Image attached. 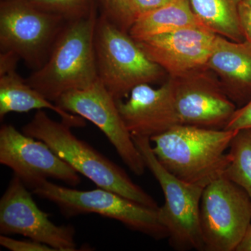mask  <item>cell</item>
<instances>
[{
  "label": "cell",
  "instance_id": "10",
  "mask_svg": "<svg viewBox=\"0 0 251 251\" xmlns=\"http://www.w3.org/2000/svg\"><path fill=\"white\" fill-rule=\"evenodd\" d=\"M32 192L14 175L0 200V232L21 234L49 245L56 251H75V230L72 226H57L41 210Z\"/></svg>",
  "mask_w": 251,
  "mask_h": 251
},
{
  "label": "cell",
  "instance_id": "18",
  "mask_svg": "<svg viewBox=\"0 0 251 251\" xmlns=\"http://www.w3.org/2000/svg\"><path fill=\"white\" fill-rule=\"evenodd\" d=\"M242 0H190L203 25L218 35L234 41H245L239 20Z\"/></svg>",
  "mask_w": 251,
  "mask_h": 251
},
{
  "label": "cell",
  "instance_id": "3",
  "mask_svg": "<svg viewBox=\"0 0 251 251\" xmlns=\"http://www.w3.org/2000/svg\"><path fill=\"white\" fill-rule=\"evenodd\" d=\"M97 9L85 17L68 22L45 64L26 80L55 103L61 96L82 90L98 80L94 34Z\"/></svg>",
  "mask_w": 251,
  "mask_h": 251
},
{
  "label": "cell",
  "instance_id": "23",
  "mask_svg": "<svg viewBox=\"0 0 251 251\" xmlns=\"http://www.w3.org/2000/svg\"><path fill=\"white\" fill-rule=\"evenodd\" d=\"M247 128H251V100L235 110L224 129L238 130Z\"/></svg>",
  "mask_w": 251,
  "mask_h": 251
},
{
  "label": "cell",
  "instance_id": "5",
  "mask_svg": "<svg viewBox=\"0 0 251 251\" xmlns=\"http://www.w3.org/2000/svg\"><path fill=\"white\" fill-rule=\"evenodd\" d=\"M31 191L38 197L54 203L67 217L98 214L153 239L168 238V231L158 219V209L144 206L109 190L99 187L79 191L46 179L35 185Z\"/></svg>",
  "mask_w": 251,
  "mask_h": 251
},
{
  "label": "cell",
  "instance_id": "21",
  "mask_svg": "<svg viewBox=\"0 0 251 251\" xmlns=\"http://www.w3.org/2000/svg\"><path fill=\"white\" fill-rule=\"evenodd\" d=\"M100 14L122 31L128 32L137 18L130 0H96Z\"/></svg>",
  "mask_w": 251,
  "mask_h": 251
},
{
  "label": "cell",
  "instance_id": "28",
  "mask_svg": "<svg viewBox=\"0 0 251 251\" xmlns=\"http://www.w3.org/2000/svg\"><path fill=\"white\" fill-rule=\"evenodd\" d=\"M242 1L245 2L247 5H249L251 8V0H242Z\"/></svg>",
  "mask_w": 251,
  "mask_h": 251
},
{
  "label": "cell",
  "instance_id": "7",
  "mask_svg": "<svg viewBox=\"0 0 251 251\" xmlns=\"http://www.w3.org/2000/svg\"><path fill=\"white\" fill-rule=\"evenodd\" d=\"M68 22L21 0H1L0 49L17 54L34 71L45 64Z\"/></svg>",
  "mask_w": 251,
  "mask_h": 251
},
{
  "label": "cell",
  "instance_id": "26",
  "mask_svg": "<svg viewBox=\"0 0 251 251\" xmlns=\"http://www.w3.org/2000/svg\"><path fill=\"white\" fill-rule=\"evenodd\" d=\"M20 57L17 54L10 51H1L0 52V76L16 71V65Z\"/></svg>",
  "mask_w": 251,
  "mask_h": 251
},
{
  "label": "cell",
  "instance_id": "15",
  "mask_svg": "<svg viewBox=\"0 0 251 251\" xmlns=\"http://www.w3.org/2000/svg\"><path fill=\"white\" fill-rule=\"evenodd\" d=\"M206 69L224 80L225 91L234 103L243 105L251 100V44L217 35ZM241 106V107H242Z\"/></svg>",
  "mask_w": 251,
  "mask_h": 251
},
{
  "label": "cell",
  "instance_id": "9",
  "mask_svg": "<svg viewBox=\"0 0 251 251\" xmlns=\"http://www.w3.org/2000/svg\"><path fill=\"white\" fill-rule=\"evenodd\" d=\"M55 103L97 126L130 171L138 176L145 173L146 165L120 115L116 100L99 79L87 88L63 94Z\"/></svg>",
  "mask_w": 251,
  "mask_h": 251
},
{
  "label": "cell",
  "instance_id": "14",
  "mask_svg": "<svg viewBox=\"0 0 251 251\" xmlns=\"http://www.w3.org/2000/svg\"><path fill=\"white\" fill-rule=\"evenodd\" d=\"M116 101L131 135L150 139L180 124L172 77L158 88H153L150 84L136 86L126 100Z\"/></svg>",
  "mask_w": 251,
  "mask_h": 251
},
{
  "label": "cell",
  "instance_id": "16",
  "mask_svg": "<svg viewBox=\"0 0 251 251\" xmlns=\"http://www.w3.org/2000/svg\"><path fill=\"white\" fill-rule=\"evenodd\" d=\"M48 109L55 112L68 125L85 126V119L61 108L31 87L16 71L0 76V119L11 112H27Z\"/></svg>",
  "mask_w": 251,
  "mask_h": 251
},
{
  "label": "cell",
  "instance_id": "27",
  "mask_svg": "<svg viewBox=\"0 0 251 251\" xmlns=\"http://www.w3.org/2000/svg\"><path fill=\"white\" fill-rule=\"evenodd\" d=\"M235 251H251V222Z\"/></svg>",
  "mask_w": 251,
  "mask_h": 251
},
{
  "label": "cell",
  "instance_id": "24",
  "mask_svg": "<svg viewBox=\"0 0 251 251\" xmlns=\"http://www.w3.org/2000/svg\"><path fill=\"white\" fill-rule=\"evenodd\" d=\"M174 0H130L137 16L163 7Z\"/></svg>",
  "mask_w": 251,
  "mask_h": 251
},
{
  "label": "cell",
  "instance_id": "2",
  "mask_svg": "<svg viewBox=\"0 0 251 251\" xmlns=\"http://www.w3.org/2000/svg\"><path fill=\"white\" fill-rule=\"evenodd\" d=\"M72 128L65 122L54 121L40 110L23 126L22 132L45 143L63 161L98 187L118 193L148 207L158 209L155 200L133 182L122 168L79 139L73 133Z\"/></svg>",
  "mask_w": 251,
  "mask_h": 251
},
{
  "label": "cell",
  "instance_id": "13",
  "mask_svg": "<svg viewBox=\"0 0 251 251\" xmlns=\"http://www.w3.org/2000/svg\"><path fill=\"white\" fill-rule=\"evenodd\" d=\"M217 35L203 25H198L137 43L149 58L171 77H179L206 69Z\"/></svg>",
  "mask_w": 251,
  "mask_h": 251
},
{
  "label": "cell",
  "instance_id": "11",
  "mask_svg": "<svg viewBox=\"0 0 251 251\" xmlns=\"http://www.w3.org/2000/svg\"><path fill=\"white\" fill-rule=\"evenodd\" d=\"M0 163L9 168L30 190L49 179L60 180L73 187L81 182L80 174L45 143L11 125L0 128Z\"/></svg>",
  "mask_w": 251,
  "mask_h": 251
},
{
  "label": "cell",
  "instance_id": "25",
  "mask_svg": "<svg viewBox=\"0 0 251 251\" xmlns=\"http://www.w3.org/2000/svg\"><path fill=\"white\" fill-rule=\"evenodd\" d=\"M239 20L244 37L251 44V8L242 0L239 5Z\"/></svg>",
  "mask_w": 251,
  "mask_h": 251
},
{
  "label": "cell",
  "instance_id": "6",
  "mask_svg": "<svg viewBox=\"0 0 251 251\" xmlns=\"http://www.w3.org/2000/svg\"><path fill=\"white\" fill-rule=\"evenodd\" d=\"M132 138L164 195L165 202L158 207V215L168 231L170 244L177 251H204L200 207L204 188L186 182L167 171L153 152L150 138Z\"/></svg>",
  "mask_w": 251,
  "mask_h": 251
},
{
  "label": "cell",
  "instance_id": "17",
  "mask_svg": "<svg viewBox=\"0 0 251 251\" xmlns=\"http://www.w3.org/2000/svg\"><path fill=\"white\" fill-rule=\"evenodd\" d=\"M198 25L202 24L195 14L190 0H174L163 7L137 16L128 34L138 41Z\"/></svg>",
  "mask_w": 251,
  "mask_h": 251
},
{
  "label": "cell",
  "instance_id": "20",
  "mask_svg": "<svg viewBox=\"0 0 251 251\" xmlns=\"http://www.w3.org/2000/svg\"><path fill=\"white\" fill-rule=\"evenodd\" d=\"M36 9L67 21L85 17L97 9L96 0H21Z\"/></svg>",
  "mask_w": 251,
  "mask_h": 251
},
{
  "label": "cell",
  "instance_id": "8",
  "mask_svg": "<svg viewBox=\"0 0 251 251\" xmlns=\"http://www.w3.org/2000/svg\"><path fill=\"white\" fill-rule=\"evenodd\" d=\"M200 222L204 251H235L251 222V198L221 176L203 190Z\"/></svg>",
  "mask_w": 251,
  "mask_h": 251
},
{
  "label": "cell",
  "instance_id": "12",
  "mask_svg": "<svg viewBox=\"0 0 251 251\" xmlns=\"http://www.w3.org/2000/svg\"><path fill=\"white\" fill-rule=\"evenodd\" d=\"M202 70L171 77L180 124L224 129L237 106L224 89Z\"/></svg>",
  "mask_w": 251,
  "mask_h": 251
},
{
  "label": "cell",
  "instance_id": "4",
  "mask_svg": "<svg viewBox=\"0 0 251 251\" xmlns=\"http://www.w3.org/2000/svg\"><path fill=\"white\" fill-rule=\"evenodd\" d=\"M99 80L115 100L136 86L159 80L165 71L149 58L128 32L99 14L94 34Z\"/></svg>",
  "mask_w": 251,
  "mask_h": 251
},
{
  "label": "cell",
  "instance_id": "22",
  "mask_svg": "<svg viewBox=\"0 0 251 251\" xmlns=\"http://www.w3.org/2000/svg\"><path fill=\"white\" fill-rule=\"evenodd\" d=\"M0 245L11 251H56L53 248L32 239L17 240L4 234L0 236Z\"/></svg>",
  "mask_w": 251,
  "mask_h": 251
},
{
  "label": "cell",
  "instance_id": "1",
  "mask_svg": "<svg viewBox=\"0 0 251 251\" xmlns=\"http://www.w3.org/2000/svg\"><path fill=\"white\" fill-rule=\"evenodd\" d=\"M237 130L179 124L150 138L158 161L167 171L190 184L205 188L224 176L229 145Z\"/></svg>",
  "mask_w": 251,
  "mask_h": 251
},
{
  "label": "cell",
  "instance_id": "19",
  "mask_svg": "<svg viewBox=\"0 0 251 251\" xmlns=\"http://www.w3.org/2000/svg\"><path fill=\"white\" fill-rule=\"evenodd\" d=\"M227 153L224 176L244 188L251 198V128L237 130Z\"/></svg>",
  "mask_w": 251,
  "mask_h": 251
}]
</instances>
